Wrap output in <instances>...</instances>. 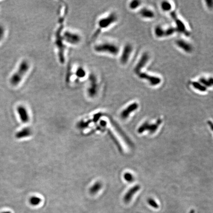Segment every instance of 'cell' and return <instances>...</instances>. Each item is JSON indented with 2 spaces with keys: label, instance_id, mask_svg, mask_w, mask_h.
Wrapping results in <instances>:
<instances>
[{
  "label": "cell",
  "instance_id": "obj_1",
  "mask_svg": "<svg viewBox=\"0 0 213 213\" xmlns=\"http://www.w3.org/2000/svg\"><path fill=\"white\" fill-rule=\"evenodd\" d=\"M30 63L27 60H23L19 65L18 69L10 78V83L13 87H16L21 83L23 78L30 70Z\"/></svg>",
  "mask_w": 213,
  "mask_h": 213
},
{
  "label": "cell",
  "instance_id": "obj_2",
  "mask_svg": "<svg viewBox=\"0 0 213 213\" xmlns=\"http://www.w3.org/2000/svg\"><path fill=\"white\" fill-rule=\"evenodd\" d=\"M94 49L96 52L100 53H107L113 56L119 52V47L116 45L111 43H102L95 45Z\"/></svg>",
  "mask_w": 213,
  "mask_h": 213
},
{
  "label": "cell",
  "instance_id": "obj_3",
  "mask_svg": "<svg viewBox=\"0 0 213 213\" xmlns=\"http://www.w3.org/2000/svg\"><path fill=\"white\" fill-rule=\"evenodd\" d=\"M64 40L72 45H77L82 41V38L80 35L74 32H65L63 35Z\"/></svg>",
  "mask_w": 213,
  "mask_h": 213
},
{
  "label": "cell",
  "instance_id": "obj_4",
  "mask_svg": "<svg viewBox=\"0 0 213 213\" xmlns=\"http://www.w3.org/2000/svg\"><path fill=\"white\" fill-rule=\"evenodd\" d=\"M117 20L118 18L116 14L112 13L107 17L100 19L98 22V27L101 29H106L112 25L113 23H115Z\"/></svg>",
  "mask_w": 213,
  "mask_h": 213
},
{
  "label": "cell",
  "instance_id": "obj_5",
  "mask_svg": "<svg viewBox=\"0 0 213 213\" xmlns=\"http://www.w3.org/2000/svg\"><path fill=\"white\" fill-rule=\"evenodd\" d=\"M138 76L142 80H145L149 82L150 85L152 87H156L159 85L161 82V78L158 77L149 75L147 73L140 72L138 74Z\"/></svg>",
  "mask_w": 213,
  "mask_h": 213
},
{
  "label": "cell",
  "instance_id": "obj_6",
  "mask_svg": "<svg viewBox=\"0 0 213 213\" xmlns=\"http://www.w3.org/2000/svg\"><path fill=\"white\" fill-rule=\"evenodd\" d=\"M99 86L97 83V79L95 77L91 76L90 83L87 89L88 95L90 97H94L98 93Z\"/></svg>",
  "mask_w": 213,
  "mask_h": 213
},
{
  "label": "cell",
  "instance_id": "obj_7",
  "mask_svg": "<svg viewBox=\"0 0 213 213\" xmlns=\"http://www.w3.org/2000/svg\"><path fill=\"white\" fill-rule=\"evenodd\" d=\"M149 60H150L149 54L146 52L143 53L134 69V72H135V74L138 75L139 73L141 72L142 69L146 65Z\"/></svg>",
  "mask_w": 213,
  "mask_h": 213
},
{
  "label": "cell",
  "instance_id": "obj_8",
  "mask_svg": "<svg viewBox=\"0 0 213 213\" xmlns=\"http://www.w3.org/2000/svg\"><path fill=\"white\" fill-rule=\"evenodd\" d=\"M133 51V47L130 44H127L123 48L121 56L120 57V61L122 64L127 63Z\"/></svg>",
  "mask_w": 213,
  "mask_h": 213
},
{
  "label": "cell",
  "instance_id": "obj_9",
  "mask_svg": "<svg viewBox=\"0 0 213 213\" xmlns=\"http://www.w3.org/2000/svg\"><path fill=\"white\" fill-rule=\"evenodd\" d=\"M17 111L20 119L23 123H27L29 121L30 116L27 109L23 105H20L17 108Z\"/></svg>",
  "mask_w": 213,
  "mask_h": 213
},
{
  "label": "cell",
  "instance_id": "obj_10",
  "mask_svg": "<svg viewBox=\"0 0 213 213\" xmlns=\"http://www.w3.org/2000/svg\"><path fill=\"white\" fill-rule=\"evenodd\" d=\"M177 46L186 53H190L193 51L192 45L184 40H178L176 41Z\"/></svg>",
  "mask_w": 213,
  "mask_h": 213
},
{
  "label": "cell",
  "instance_id": "obj_11",
  "mask_svg": "<svg viewBox=\"0 0 213 213\" xmlns=\"http://www.w3.org/2000/svg\"><path fill=\"white\" fill-rule=\"evenodd\" d=\"M160 123H161V120H158L156 124H152V125L149 124L147 122H146V123L143 124L139 128L138 131L140 133H141L145 131L146 130H149L151 132H154V131H156V130H157L158 127L160 125Z\"/></svg>",
  "mask_w": 213,
  "mask_h": 213
},
{
  "label": "cell",
  "instance_id": "obj_12",
  "mask_svg": "<svg viewBox=\"0 0 213 213\" xmlns=\"http://www.w3.org/2000/svg\"><path fill=\"white\" fill-rule=\"evenodd\" d=\"M139 105L137 103H133L130 104L121 113V118L123 119H126L128 118L131 113L136 111L138 108Z\"/></svg>",
  "mask_w": 213,
  "mask_h": 213
},
{
  "label": "cell",
  "instance_id": "obj_13",
  "mask_svg": "<svg viewBox=\"0 0 213 213\" xmlns=\"http://www.w3.org/2000/svg\"><path fill=\"white\" fill-rule=\"evenodd\" d=\"M174 20L176 23V27L175 28L176 29L177 31L181 33L184 34L187 36L189 35V31L187 30L184 23L178 18H176Z\"/></svg>",
  "mask_w": 213,
  "mask_h": 213
},
{
  "label": "cell",
  "instance_id": "obj_14",
  "mask_svg": "<svg viewBox=\"0 0 213 213\" xmlns=\"http://www.w3.org/2000/svg\"><path fill=\"white\" fill-rule=\"evenodd\" d=\"M140 14L142 18L146 19H152L155 17L154 12L151 9L144 8L141 10Z\"/></svg>",
  "mask_w": 213,
  "mask_h": 213
},
{
  "label": "cell",
  "instance_id": "obj_15",
  "mask_svg": "<svg viewBox=\"0 0 213 213\" xmlns=\"http://www.w3.org/2000/svg\"><path fill=\"white\" fill-rule=\"evenodd\" d=\"M32 131L29 128H25L18 132L15 135V137L18 139H22L23 138L29 137L31 135Z\"/></svg>",
  "mask_w": 213,
  "mask_h": 213
},
{
  "label": "cell",
  "instance_id": "obj_16",
  "mask_svg": "<svg viewBox=\"0 0 213 213\" xmlns=\"http://www.w3.org/2000/svg\"><path fill=\"white\" fill-rule=\"evenodd\" d=\"M140 186L138 185H136L135 187H133L132 188L130 189V190L127 192L125 195V201L127 202L130 201V199H131L132 197L134 194L136 193L137 191L139 190Z\"/></svg>",
  "mask_w": 213,
  "mask_h": 213
},
{
  "label": "cell",
  "instance_id": "obj_17",
  "mask_svg": "<svg viewBox=\"0 0 213 213\" xmlns=\"http://www.w3.org/2000/svg\"><path fill=\"white\" fill-rule=\"evenodd\" d=\"M199 82L206 88H210L213 85V78L210 77L209 78H206L205 77H200L199 78Z\"/></svg>",
  "mask_w": 213,
  "mask_h": 213
},
{
  "label": "cell",
  "instance_id": "obj_18",
  "mask_svg": "<svg viewBox=\"0 0 213 213\" xmlns=\"http://www.w3.org/2000/svg\"><path fill=\"white\" fill-rule=\"evenodd\" d=\"M191 85L195 89L200 92H205L207 90V88L200 83L199 82H195V81L192 82L191 83Z\"/></svg>",
  "mask_w": 213,
  "mask_h": 213
},
{
  "label": "cell",
  "instance_id": "obj_19",
  "mask_svg": "<svg viewBox=\"0 0 213 213\" xmlns=\"http://www.w3.org/2000/svg\"><path fill=\"white\" fill-rule=\"evenodd\" d=\"M102 188V184L100 182H96L90 188L89 192L91 194H95L100 190Z\"/></svg>",
  "mask_w": 213,
  "mask_h": 213
},
{
  "label": "cell",
  "instance_id": "obj_20",
  "mask_svg": "<svg viewBox=\"0 0 213 213\" xmlns=\"http://www.w3.org/2000/svg\"><path fill=\"white\" fill-rule=\"evenodd\" d=\"M154 34L156 37L157 38H162L165 37V29L160 26H157L154 29Z\"/></svg>",
  "mask_w": 213,
  "mask_h": 213
},
{
  "label": "cell",
  "instance_id": "obj_21",
  "mask_svg": "<svg viewBox=\"0 0 213 213\" xmlns=\"http://www.w3.org/2000/svg\"><path fill=\"white\" fill-rule=\"evenodd\" d=\"M160 6L162 10L165 12H170L172 8V6L170 3L166 1L162 2L160 4Z\"/></svg>",
  "mask_w": 213,
  "mask_h": 213
},
{
  "label": "cell",
  "instance_id": "obj_22",
  "mask_svg": "<svg viewBox=\"0 0 213 213\" xmlns=\"http://www.w3.org/2000/svg\"><path fill=\"white\" fill-rule=\"evenodd\" d=\"M41 201H42V200L40 197L35 196L31 197L29 199V202L33 206L38 205Z\"/></svg>",
  "mask_w": 213,
  "mask_h": 213
},
{
  "label": "cell",
  "instance_id": "obj_23",
  "mask_svg": "<svg viewBox=\"0 0 213 213\" xmlns=\"http://www.w3.org/2000/svg\"><path fill=\"white\" fill-rule=\"evenodd\" d=\"M140 5L141 1H138V0H133L129 3V8L131 9H132V10L136 9L138 8L139 7Z\"/></svg>",
  "mask_w": 213,
  "mask_h": 213
},
{
  "label": "cell",
  "instance_id": "obj_24",
  "mask_svg": "<svg viewBox=\"0 0 213 213\" xmlns=\"http://www.w3.org/2000/svg\"><path fill=\"white\" fill-rule=\"evenodd\" d=\"M177 32L176 29L174 27H169L165 30V37H168L173 35Z\"/></svg>",
  "mask_w": 213,
  "mask_h": 213
},
{
  "label": "cell",
  "instance_id": "obj_25",
  "mask_svg": "<svg viewBox=\"0 0 213 213\" xmlns=\"http://www.w3.org/2000/svg\"><path fill=\"white\" fill-rule=\"evenodd\" d=\"M77 76L80 78H83L85 76V71L83 68H80L77 71Z\"/></svg>",
  "mask_w": 213,
  "mask_h": 213
},
{
  "label": "cell",
  "instance_id": "obj_26",
  "mask_svg": "<svg viewBox=\"0 0 213 213\" xmlns=\"http://www.w3.org/2000/svg\"><path fill=\"white\" fill-rule=\"evenodd\" d=\"M124 178L125 180L128 182H131L133 180V177L131 174L126 173L124 175Z\"/></svg>",
  "mask_w": 213,
  "mask_h": 213
},
{
  "label": "cell",
  "instance_id": "obj_27",
  "mask_svg": "<svg viewBox=\"0 0 213 213\" xmlns=\"http://www.w3.org/2000/svg\"><path fill=\"white\" fill-rule=\"evenodd\" d=\"M5 28L2 25H0V42L2 40L5 35Z\"/></svg>",
  "mask_w": 213,
  "mask_h": 213
},
{
  "label": "cell",
  "instance_id": "obj_28",
  "mask_svg": "<svg viewBox=\"0 0 213 213\" xmlns=\"http://www.w3.org/2000/svg\"><path fill=\"white\" fill-rule=\"evenodd\" d=\"M148 203H149V204H150V205H151V206H152V207H158L157 204V203L155 202V201L153 200V199H149V200H148Z\"/></svg>",
  "mask_w": 213,
  "mask_h": 213
},
{
  "label": "cell",
  "instance_id": "obj_29",
  "mask_svg": "<svg viewBox=\"0 0 213 213\" xmlns=\"http://www.w3.org/2000/svg\"><path fill=\"white\" fill-rule=\"evenodd\" d=\"M206 6L209 8H211L213 7V1L212 0H206Z\"/></svg>",
  "mask_w": 213,
  "mask_h": 213
},
{
  "label": "cell",
  "instance_id": "obj_30",
  "mask_svg": "<svg viewBox=\"0 0 213 213\" xmlns=\"http://www.w3.org/2000/svg\"><path fill=\"white\" fill-rule=\"evenodd\" d=\"M1 213H11V212L10 211H5V212H2Z\"/></svg>",
  "mask_w": 213,
  "mask_h": 213
}]
</instances>
